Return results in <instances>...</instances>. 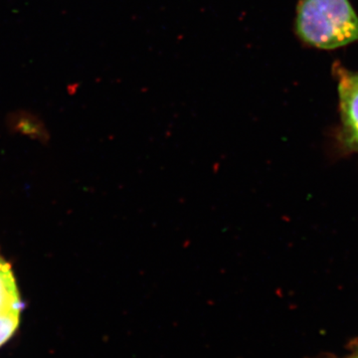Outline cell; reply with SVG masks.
<instances>
[{
  "instance_id": "277c9868",
  "label": "cell",
  "mask_w": 358,
  "mask_h": 358,
  "mask_svg": "<svg viewBox=\"0 0 358 358\" xmlns=\"http://www.w3.org/2000/svg\"><path fill=\"white\" fill-rule=\"evenodd\" d=\"M346 358H358V353H357V355H352V357H346Z\"/></svg>"
},
{
  "instance_id": "6da1fadb",
  "label": "cell",
  "mask_w": 358,
  "mask_h": 358,
  "mask_svg": "<svg viewBox=\"0 0 358 358\" xmlns=\"http://www.w3.org/2000/svg\"><path fill=\"white\" fill-rule=\"evenodd\" d=\"M296 29L320 49L339 48L358 40V16L348 0H300Z\"/></svg>"
},
{
  "instance_id": "7a4b0ae2",
  "label": "cell",
  "mask_w": 358,
  "mask_h": 358,
  "mask_svg": "<svg viewBox=\"0 0 358 358\" xmlns=\"http://www.w3.org/2000/svg\"><path fill=\"white\" fill-rule=\"evenodd\" d=\"M338 94L346 138L358 150V75L338 71Z\"/></svg>"
},
{
  "instance_id": "3957f363",
  "label": "cell",
  "mask_w": 358,
  "mask_h": 358,
  "mask_svg": "<svg viewBox=\"0 0 358 358\" xmlns=\"http://www.w3.org/2000/svg\"><path fill=\"white\" fill-rule=\"evenodd\" d=\"M13 128L20 129L25 133L41 134L43 126L36 117L26 112L15 113L9 119Z\"/></svg>"
}]
</instances>
